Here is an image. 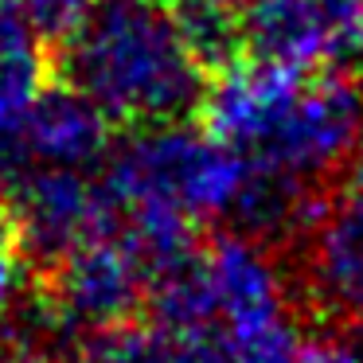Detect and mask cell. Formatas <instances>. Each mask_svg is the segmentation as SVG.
Returning <instances> with one entry per match:
<instances>
[{
    "label": "cell",
    "instance_id": "6da1fadb",
    "mask_svg": "<svg viewBox=\"0 0 363 363\" xmlns=\"http://www.w3.org/2000/svg\"><path fill=\"white\" fill-rule=\"evenodd\" d=\"M63 40L71 86L94 98L110 121L157 125L199 106L203 63L180 16L160 0H94Z\"/></svg>",
    "mask_w": 363,
    "mask_h": 363
},
{
    "label": "cell",
    "instance_id": "7a4b0ae2",
    "mask_svg": "<svg viewBox=\"0 0 363 363\" xmlns=\"http://www.w3.org/2000/svg\"><path fill=\"white\" fill-rule=\"evenodd\" d=\"M254 176V160L207 129L180 121L141 125L110 152L106 184L118 211H168L188 223L230 219Z\"/></svg>",
    "mask_w": 363,
    "mask_h": 363
},
{
    "label": "cell",
    "instance_id": "3957f363",
    "mask_svg": "<svg viewBox=\"0 0 363 363\" xmlns=\"http://www.w3.org/2000/svg\"><path fill=\"white\" fill-rule=\"evenodd\" d=\"M203 277L207 363H297L301 328L285 274L269 246L246 230L196 250Z\"/></svg>",
    "mask_w": 363,
    "mask_h": 363
},
{
    "label": "cell",
    "instance_id": "277c9868",
    "mask_svg": "<svg viewBox=\"0 0 363 363\" xmlns=\"http://www.w3.org/2000/svg\"><path fill=\"white\" fill-rule=\"evenodd\" d=\"M363 129V94L359 82L344 79L336 71L301 79L297 94L289 98L285 113L262 149L250 160L266 168H277L297 180H320V176L336 172L347 160L355 137Z\"/></svg>",
    "mask_w": 363,
    "mask_h": 363
},
{
    "label": "cell",
    "instance_id": "5b68a950",
    "mask_svg": "<svg viewBox=\"0 0 363 363\" xmlns=\"http://www.w3.org/2000/svg\"><path fill=\"white\" fill-rule=\"evenodd\" d=\"M149 262L113 223L86 242L71 246L55 258L51 277V308L74 332H98L125 324L149 293Z\"/></svg>",
    "mask_w": 363,
    "mask_h": 363
},
{
    "label": "cell",
    "instance_id": "8992f818",
    "mask_svg": "<svg viewBox=\"0 0 363 363\" xmlns=\"http://www.w3.org/2000/svg\"><path fill=\"white\" fill-rule=\"evenodd\" d=\"M12 223L16 242L28 258H63L71 246L118 223L110 191L94 184L82 168L24 164L12 184Z\"/></svg>",
    "mask_w": 363,
    "mask_h": 363
},
{
    "label": "cell",
    "instance_id": "52a82bcc",
    "mask_svg": "<svg viewBox=\"0 0 363 363\" xmlns=\"http://www.w3.org/2000/svg\"><path fill=\"white\" fill-rule=\"evenodd\" d=\"M4 141H12L20 164L82 168L110 152V118L79 86H43Z\"/></svg>",
    "mask_w": 363,
    "mask_h": 363
},
{
    "label": "cell",
    "instance_id": "ba28073f",
    "mask_svg": "<svg viewBox=\"0 0 363 363\" xmlns=\"http://www.w3.org/2000/svg\"><path fill=\"white\" fill-rule=\"evenodd\" d=\"M305 74L285 71L274 63H223L219 79L211 86H203L196 110L203 113L207 133H215L219 141H227L230 149L254 152L262 149V141L269 137V129L277 125V118L285 113L289 98L297 94Z\"/></svg>",
    "mask_w": 363,
    "mask_h": 363
},
{
    "label": "cell",
    "instance_id": "9c48e42d",
    "mask_svg": "<svg viewBox=\"0 0 363 363\" xmlns=\"http://www.w3.org/2000/svg\"><path fill=\"white\" fill-rule=\"evenodd\" d=\"M238 48L258 63L285 71H320L340 59L336 28L320 0H242L238 4Z\"/></svg>",
    "mask_w": 363,
    "mask_h": 363
},
{
    "label": "cell",
    "instance_id": "30bf717a",
    "mask_svg": "<svg viewBox=\"0 0 363 363\" xmlns=\"http://www.w3.org/2000/svg\"><path fill=\"white\" fill-rule=\"evenodd\" d=\"M308 246V285L336 316L363 324V196L328 207Z\"/></svg>",
    "mask_w": 363,
    "mask_h": 363
},
{
    "label": "cell",
    "instance_id": "8fae6325",
    "mask_svg": "<svg viewBox=\"0 0 363 363\" xmlns=\"http://www.w3.org/2000/svg\"><path fill=\"white\" fill-rule=\"evenodd\" d=\"M43 86H48L43 35L12 0H0V141L16 129V121Z\"/></svg>",
    "mask_w": 363,
    "mask_h": 363
},
{
    "label": "cell",
    "instance_id": "7c38bea8",
    "mask_svg": "<svg viewBox=\"0 0 363 363\" xmlns=\"http://www.w3.org/2000/svg\"><path fill=\"white\" fill-rule=\"evenodd\" d=\"M79 363H207L199 347L172 336L160 324L137 328V324H113V328L90 332Z\"/></svg>",
    "mask_w": 363,
    "mask_h": 363
},
{
    "label": "cell",
    "instance_id": "4fadbf2b",
    "mask_svg": "<svg viewBox=\"0 0 363 363\" xmlns=\"http://www.w3.org/2000/svg\"><path fill=\"white\" fill-rule=\"evenodd\" d=\"M180 28L203 67H223L238 51V9H211V4H184Z\"/></svg>",
    "mask_w": 363,
    "mask_h": 363
},
{
    "label": "cell",
    "instance_id": "5bb4252c",
    "mask_svg": "<svg viewBox=\"0 0 363 363\" xmlns=\"http://www.w3.org/2000/svg\"><path fill=\"white\" fill-rule=\"evenodd\" d=\"M12 4L32 20V28L43 40H63V35H71L74 24L90 12L94 0H12Z\"/></svg>",
    "mask_w": 363,
    "mask_h": 363
},
{
    "label": "cell",
    "instance_id": "9a60e30c",
    "mask_svg": "<svg viewBox=\"0 0 363 363\" xmlns=\"http://www.w3.org/2000/svg\"><path fill=\"white\" fill-rule=\"evenodd\" d=\"M24 293H28V254L20 250L16 238L12 242L0 238V328L24 305Z\"/></svg>",
    "mask_w": 363,
    "mask_h": 363
},
{
    "label": "cell",
    "instance_id": "2e32d148",
    "mask_svg": "<svg viewBox=\"0 0 363 363\" xmlns=\"http://www.w3.org/2000/svg\"><path fill=\"white\" fill-rule=\"evenodd\" d=\"M336 28L340 59H363V0H320Z\"/></svg>",
    "mask_w": 363,
    "mask_h": 363
},
{
    "label": "cell",
    "instance_id": "e0dca14e",
    "mask_svg": "<svg viewBox=\"0 0 363 363\" xmlns=\"http://www.w3.org/2000/svg\"><path fill=\"white\" fill-rule=\"evenodd\" d=\"M297 363H363V344L352 336H316L313 344H305L297 352Z\"/></svg>",
    "mask_w": 363,
    "mask_h": 363
},
{
    "label": "cell",
    "instance_id": "ac0fdd59",
    "mask_svg": "<svg viewBox=\"0 0 363 363\" xmlns=\"http://www.w3.org/2000/svg\"><path fill=\"white\" fill-rule=\"evenodd\" d=\"M344 168H347V180H352V188L363 196V129H359V137H355L352 152H347Z\"/></svg>",
    "mask_w": 363,
    "mask_h": 363
},
{
    "label": "cell",
    "instance_id": "d6986e66",
    "mask_svg": "<svg viewBox=\"0 0 363 363\" xmlns=\"http://www.w3.org/2000/svg\"><path fill=\"white\" fill-rule=\"evenodd\" d=\"M0 363H48V355H40V352H12V355H4Z\"/></svg>",
    "mask_w": 363,
    "mask_h": 363
},
{
    "label": "cell",
    "instance_id": "ffe728a7",
    "mask_svg": "<svg viewBox=\"0 0 363 363\" xmlns=\"http://www.w3.org/2000/svg\"><path fill=\"white\" fill-rule=\"evenodd\" d=\"M184 4H211V9H238L242 0H184Z\"/></svg>",
    "mask_w": 363,
    "mask_h": 363
},
{
    "label": "cell",
    "instance_id": "44dd1931",
    "mask_svg": "<svg viewBox=\"0 0 363 363\" xmlns=\"http://www.w3.org/2000/svg\"><path fill=\"white\" fill-rule=\"evenodd\" d=\"M4 199H9V180H4V157H0V211H4Z\"/></svg>",
    "mask_w": 363,
    "mask_h": 363
},
{
    "label": "cell",
    "instance_id": "7402d4cb",
    "mask_svg": "<svg viewBox=\"0 0 363 363\" xmlns=\"http://www.w3.org/2000/svg\"><path fill=\"white\" fill-rule=\"evenodd\" d=\"M359 94H363V82H359Z\"/></svg>",
    "mask_w": 363,
    "mask_h": 363
}]
</instances>
